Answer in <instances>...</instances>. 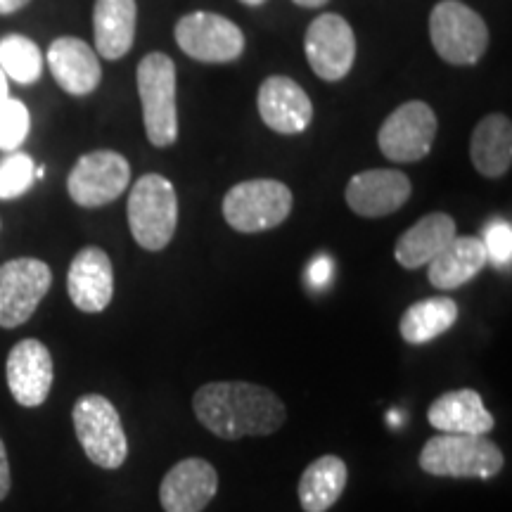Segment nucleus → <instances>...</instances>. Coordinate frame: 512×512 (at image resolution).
<instances>
[{"mask_svg":"<svg viewBox=\"0 0 512 512\" xmlns=\"http://www.w3.org/2000/svg\"><path fill=\"white\" fill-rule=\"evenodd\" d=\"M202 427L219 439L268 437L285 425V403L271 389L252 382H209L192 396Z\"/></svg>","mask_w":512,"mask_h":512,"instance_id":"1","label":"nucleus"},{"mask_svg":"<svg viewBox=\"0 0 512 512\" xmlns=\"http://www.w3.org/2000/svg\"><path fill=\"white\" fill-rule=\"evenodd\" d=\"M503 465L501 448L479 434H439L420 451V467L432 477L491 479Z\"/></svg>","mask_w":512,"mask_h":512,"instance_id":"2","label":"nucleus"},{"mask_svg":"<svg viewBox=\"0 0 512 512\" xmlns=\"http://www.w3.org/2000/svg\"><path fill=\"white\" fill-rule=\"evenodd\" d=\"M128 226L133 240L147 252H162L174 240L178 226V197L169 178L147 174L128 195Z\"/></svg>","mask_w":512,"mask_h":512,"instance_id":"3","label":"nucleus"},{"mask_svg":"<svg viewBox=\"0 0 512 512\" xmlns=\"http://www.w3.org/2000/svg\"><path fill=\"white\" fill-rule=\"evenodd\" d=\"M136 76L147 140L155 147L174 145L178 138L174 60L164 53L145 55Z\"/></svg>","mask_w":512,"mask_h":512,"instance_id":"4","label":"nucleus"},{"mask_svg":"<svg viewBox=\"0 0 512 512\" xmlns=\"http://www.w3.org/2000/svg\"><path fill=\"white\" fill-rule=\"evenodd\" d=\"M76 439L88 460L102 470H117L128 458V439L121 418L110 399L86 394L74 403L72 411Z\"/></svg>","mask_w":512,"mask_h":512,"instance_id":"5","label":"nucleus"},{"mask_svg":"<svg viewBox=\"0 0 512 512\" xmlns=\"http://www.w3.org/2000/svg\"><path fill=\"white\" fill-rule=\"evenodd\" d=\"M430 38L437 55L456 67H470L489 48L484 17L460 0H441L430 15Z\"/></svg>","mask_w":512,"mask_h":512,"instance_id":"6","label":"nucleus"},{"mask_svg":"<svg viewBox=\"0 0 512 512\" xmlns=\"http://www.w3.org/2000/svg\"><path fill=\"white\" fill-rule=\"evenodd\" d=\"M290 211V188L271 178L238 183L223 197V219L238 233H264L280 226L290 216Z\"/></svg>","mask_w":512,"mask_h":512,"instance_id":"7","label":"nucleus"},{"mask_svg":"<svg viewBox=\"0 0 512 512\" xmlns=\"http://www.w3.org/2000/svg\"><path fill=\"white\" fill-rule=\"evenodd\" d=\"M437 114L427 102L413 100L396 110L384 119L377 133L382 155L389 162L411 164L420 162L430 155L434 138H437Z\"/></svg>","mask_w":512,"mask_h":512,"instance_id":"8","label":"nucleus"},{"mask_svg":"<svg viewBox=\"0 0 512 512\" xmlns=\"http://www.w3.org/2000/svg\"><path fill=\"white\" fill-rule=\"evenodd\" d=\"M53 273L41 259H12L0 266V328L12 330L24 325L34 316L43 302Z\"/></svg>","mask_w":512,"mask_h":512,"instance_id":"9","label":"nucleus"},{"mask_svg":"<svg viewBox=\"0 0 512 512\" xmlns=\"http://www.w3.org/2000/svg\"><path fill=\"white\" fill-rule=\"evenodd\" d=\"M128 183H131V166L126 157L112 150H95L74 164L67 178V190L74 204L95 209L124 195Z\"/></svg>","mask_w":512,"mask_h":512,"instance_id":"10","label":"nucleus"},{"mask_svg":"<svg viewBox=\"0 0 512 512\" xmlns=\"http://www.w3.org/2000/svg\"><path fill=\"white\" fill-rule=\"evenodd\" d=\"M176 43L192 60L207 64L233 62L245 50V36L238 24L214 12H190L178 19Z\"/></svg>","mask_w":512,"mask_h":512,"instance_id":"11","label":"nucleus"},{"mask_svg":"<svg viewBox=\"0 0 512 512\" xmlns=\"http://www.w3.org/2000/svg\"><path fill=\"white\" fill-rule=\"evenodd\" d=\"M306 60L323 81H342L356 60V36L342 15L328 12L313 19L304 38Z\"/></svg>","mask_w":512,"mask_h":512,"instance_id":"12","label":"nucleus"},{"mask_svg":"<svg viewBox=\"0 0 512 512\" xmlns=\"http://www.w3.org/2000/svg\"><path fill=\"white\" fill-rule=\"evenodd\" d=\"M8 387L12 399L24 408H36L53 389V356L38 339H22L8 354Z\"/></svg>","mask_w":512,"mask_h":512,"instance_id":"13","label":"nucleus"},{"mask_svg":"<svg viewBox=\"0 0 512 512\" xmlns=\"http://www.w3.org/2000/svg\"><path fill=\"white\" fill-rule=\"evenodd\" d=\"M219 491V472L204 458H185L166 472L159 486L164 512H202Z\"/></svg>","mask_w":512,"mask_h":512,"instance_id":"14","label":"nucleus"},{"mask_svg":"<svg viewBox=\"0 0 512 512\" xmlns=\"http://www.w3.org/2000/svg\"><path fill=\"white\" fill-rule=\"evenodd\" d=\"M349 209L363 219H382L394 214L411 197V181L396 169H370L347 183Z\"/></svg>","mask_w":512,"mask_h":512,"instance_id":"15","label":"nucleus"},{"mask_svg":"<svg viewBox=\"0 0 512 512\" xmlns=\"http://www.w3.org/2000/svg\"><path fill=\"white\" fill-rule=\"evenodd\" d=\"M256 105H259L264 124L271 131L285 133V136L306 131L313 119L311 98L290 76H268L261 83Z\"/></svg>","mask_w":512,"mask_h":512,"instance_id":"16","label":"nucleus"},{"mask_svg":"<svg viewBox=\"0 0 512 512\" xmlns=\"http://www.w3.org/2000/svg\"><path fill=\"white\" fill-rule=\"evenodd\" d=\"M67 292L79 311H105L114 294V268L110 256L100 247H83L69 266Z\"/></svg>","mask_w":512,"mask_h":512,"instance_id":"17","label":"nucleus"},{"mask_svg":"<svg viewBox=\"0 0 512 512\" xmlns=\"http://www.w3.org/2000/svg\"><path fill=\"white\" fill-rule=\"evenodd\" d=\"M48 67L62 91L69 95H88L100 86V60L95 50L81 38L62 36L50 43Z\"/></svg>","mask_w":512,"mask_h":512,"instance_id":"18","label":"nucleus"},{"mask_svg":"<svg viewBox=\"0 0 512 512\" xmlns=\"http://www.w3.org/2000/svg\"><path fill=\"white\" fill-rule=\"evenodd\" d=\"M427 420L441 434H479L494 430V415L484 408V399L475 389H456L441 394L427 411Z\"/></svg>","mask_w":512,"mask_h":512,"instance_id":"19","label":"nucleus"},{"mask_svg":"<svg viewBox=\"0 0 512 512\" xmlns=\"http://www.w3.org/2000/svg\"><path fill=\"white\" fill-rule=\"evenodd\" d=\"M136 22V0H95L93 29L98 55L105 60H119L128 55L136 41Z\"/></svg>","mask_w":512,"mask_h":512,"instance_id":"20","label":"nucleus"},{"mask_svg":"<svg viewBox=\"0 0 512 512\" xmlns=\"http://www.w3.org/2000/svg\"><path fill=\"white\" fill-rule=\"evenodd\" d=\"M456 221L448 214L434 211V214L422 216V219L406 230L396 240L394 256L396 261L408 271L430 266V261L444 249L448 242L456 238Z\"/></svg>","mask_w":512,"mask_h":512,"instance_id":"21","label":"nucleus"},{"mask_svg":"<svg viewBox=\"0 0 512 512\" xmlns=\"http://www.w3.org/2000/svg\"><path fill=\"white\" fill-rule=\"evenodd\" d=\"M489 264L482 240L465 235L453 238L441 252L430 261L427 278L437 290H456V287L470 283L475 275L484 271Z\"/></svg>","mask_w":512,"mask_h":512,"instance_id":"22","label":"nucleus"},{"mask_svg":"<svg viewBox=\"0 0 512 512\" xmlns=\"http://www.w3.org/2000/svg\"><path fill=\"white\" fill-rule=\"evenodd\" d=\"M470 157L479 174L498 178L512 164V124L503 114H489L479 121L470 140Z\"/></svg>","mask_w":512,"mask_h":512,"instance_id":"23","label":"nucleus"},{"mask_svg":"<svg viewBox=\"0 0 512 512\" xmlns=\"http://www.w3.org/2000/svg\"><path fill=\"white\" fill-rule=\"evenodd\" d=\"M347 463L337 456H320L306 467L299 482V503L304 512H328L347 489Z\"/></svg>","mask_w":512,"mask_h":512,"instance_id":"24","label":"nucleus"},{"mask_svg":"<svg viewBox=\"0 0 512 512\" xmlns=\"http://www.w3.org/2000/svg\"><path fill=\"white\" fill-rule=\"evenodd\" d=\"M458 320V304L448 297H430L415 302L403 311L399 330L408 344H427L446 330L453 328Z\"/></svg>","mask_w":512,"mask_h":512,"instance_id":"25","label":"nucleus"},{"mask_svg":"<svg viewBox=\"0 0 512 512\" xmlns=\"http://www.w3.org/2000/svg\"><path fill=\"white\" fill-rule=\"evenodd\" d=\"M0 69L8 79L24 83H36L43 72V53L27 36L10 34L0 41Z\"/></svg>","mask_w":512,"mask_h":512,"instance_id":"26","label":"nucleus"},{"mask_svg":"<svg viewBox=\"0 0 512 512\" xmlns=\"http://www.w3.org/2000/svg\"><path fill=\"white\" fill-rule=\"evenodd\" d=\"M34 159L24 152H10L0 159V200H17L34 185Z\"/></svg>","mask_w":512,"mask_h":512,"instance_id":"27","label":"nucleus"},{"mask_svg":"<svg viewBox=\"0 0 512 512\" xmlns=\"http://www.w3.org/2000/svg\"><path fill=\"white\" fill-rule=\"evenodd\" d=\"M31 117L22 100L8 98L0 107V150L17 152L29 136Z\"/></svg>","mask_w":512,"mask_h":512,"instance_id":"28","label":"nucleus"},{"mask_svg":"<svg viewBox=\"0 0 512 512\" xmlns=\"http://www.w3.org/2000/svg\"><path fill=\"white\" fill-rule=\"evenodd\" d=\"M482 245L486 249V259H491L498 268L508 266L512 259V228L508 221H494L484 228Z\"/></svg>","mask_w":512,"mask_h":512,"instance_id":"29","label":"nucleus"},{"mask_svg":"<svg viewBox=\"0 0 512 512\" xmlns=\"http://www.w3.org/2000/svg\"><path fill=\"white\" fill-rule=\"evenodd\" d=\"M332 278V259L330 256H316L309 266V280L313 287H325Z\"/></svg>","mask_w":512,"mask_h":512,"instance_id":"30","label":"nucleus"},{"mask_svg":"<svg viewBox=\"0 0 512 512\" xmlns=\"http://www.w3.org/2000/svg\"><path fill=\"white\" fill-rule=\"evenodd\" d=\"M10 463H8V451H5L3 439H0V501L10 494Z\"/></svg>","mask_w":512,"mask_h":512,"instance_id":"31","label":"nucleus"},{"mask_svg":"<svg viewBox=\"0 0 512 512\" xmlns=\"http://www.w3.org/2000/svg\"><path fill=\"white\" fill-rule=\"evenodd\" d=\"M31 0H0V15H15V12L24 10Z\"/></svg>","mask_w":512,"mask_h":512,"instance_id":"32","label":"nucleus"},{"mask_svg":"<svg viewBox=\"0 0 512 512\" xmlns=\"http://www.w3.org/2000/svg\"><path fill=\"white\" fill-rule=\"evenodd\" d=\"M8 76L3 74V69H0V107H3V102L8 100Z\"/></svg>","mask_w":512,"mask_h":512,"instance_id":"33","label":"nucleus"},{"mask_svg":"<svg viewBox=\"0 0 512 512\" xmlns=\"http://www.w3.org/2000/svg\"><path fill=\"white\" fill-rule=\"evenodd\" d=\"M294 5H299V8H320V5H325L328 0H292Z\"/></svg>","mask_w":512,"mask_h":512,"instance_id":"34","label":"nucleus"},{"mask_svg":"<svg viewBox=\"0 0 512 512\" xmlns=\"http://www.w3.org/2000/svg\"><path fill=\"white\" fill-rule=\"evenodd\" d=\"M240 3H245V5H249V8H256V5H264L266 0H240Z\"/></svg>","mask_w":512,"mask_h":512,"instance_id":"35","label":"nucleus"}]
</instances>
